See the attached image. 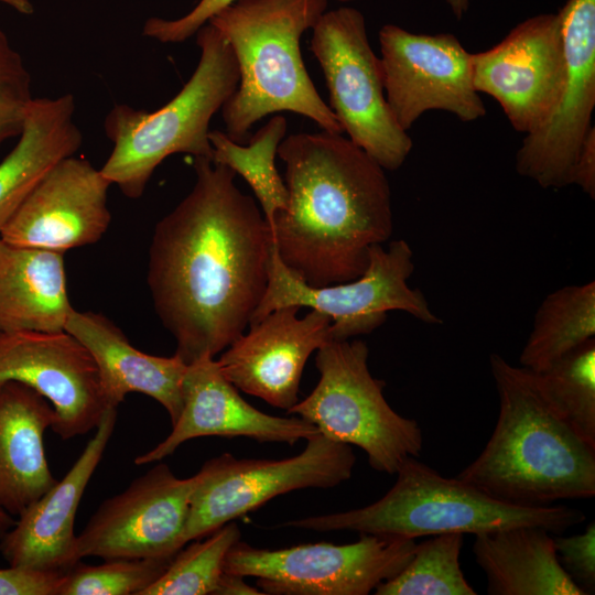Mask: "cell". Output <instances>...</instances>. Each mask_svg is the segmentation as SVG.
<instances>
[{"label": "cell", "instance_id": "d6a6232c", "mask_svg": "<svg viewBox=\"0 0 595 595\" xmlns=\"http://www.w3.org/2000/svg\"><path fill=\"white\" fill-rule=\"evenodd\" d=\"M558 559L574 583L585 593L595 591V523L584 533L553 537Z\"/></svg>", "mask_w": 595, "mask_h": 595}, {"label": "cell", "instance_id": "5b68a950", "mask_svg": "<svg viewBox=\"0 0 595 595\" xmlns=\"http://www.w3.org/2000/svg\"><path fill=\"white\" fill-rule=\"evenodd\" d=\"M394 485L358 509L285 521L281 527L354 531L413 539L443 533L478 534L517 526L543 527L553 534L583 522L585 513L562 504L522 507L497 500L462 479L446 478L416 457L407 458Z\"/></svg>", "mask_w": 595, "mask_h": 595}, {"label": "cell", "instance_id": "cb8c5ba5", "mask_svg": "<svg viewBox=\"0 0 595 595\" xmlns=\"http://www.w3.org/2000/svg\"><path fill=\"white\" fill-rule=\"evenodd\" d=\"M473 552L489 595H585L562 567L553 533L543 527L475 534Z\"/></svg>", "mask_w": 595, "mask_h": 595}, {"label": "cell", "instance_id": "484cf974", "mask_svg": "<svg viewBox=\"0 0 595 595\" xmlns=\"http://www.w3.org/2000/svg\"><path fill=\"white\" fill-rule=\"evenodd\" d=\"M595 336V281L553 291L539 305L520 364L541 372Z\"/></svg>", "mask_w": 595, "mask_h": 595}, {"label": "cell", "instance_id": "d4e9b609", "mask_svg": "<svg viewBox=\"0 0 595 595\" xmlns=\"http://www.w3.org/2000/svg\"><path fill=\"white\" fill-rule=\"evenodd\" d=\"M74 112L72 94L32 99L18 143L0 162V230L45 174L80 148Z\"/></svg>", "mask_w": 595, "mask_h": 595}, {"label": "cell", "instance_id": "30bf717a", "mask_svg": "<svg viewBox=\"0 0 595 595\" xmlns=\"http://www.w3.org/2000/svg\"><path fill=\"white\" fill-rule=\"evenodd\" d=\"M412 257V249L403 239L391 241L388 249L375 245L369 250L367 269L359 278L314 288L282 263L273 245L267 291L250 324L289 305L310 307L328 316L334 340L370 334L387 321L389 311L407 312L426 324H442L423 293L408 285L414 271Z\"/></svg>", "mask_w": 595, "mask_h": 595}, {"label": "cell", "instance_id": "9c48e42d", "mask_svg": "<svg viewBox=\"0 0 595 595\" xmlns=\"http://www.w3.org/2000/svg\"><path fill=\"white\" fill-rule=\"evenodd\" d=\"M284 459L237 458L224 453L204 463L190 502L182 547L257 509L270 499L303 488H331L351 477L350 445L321 433Z\"/></svg>", "mask_w": 595, "mask_h": 595}, {"label": "cell", "instance_id": "f35d334b", "mask_svg": "<svg viewBox=\"0 0 595 595\" xmlns=\"http://www.w3.org/2000/svg\"><path fill=\"white\" fill-rule=\"evenodd\" d=\"M447 2L456 18L461 19L468 8L469 0H447Z\"/></svg>", "mask_w": 595, "mask_h": 595}, {"label": "cell", "instance_id": "8d00e7d4", "mask_svg": "<svg viewBox=\"0 0 595 595\" xmlns=\"http://www.w3.org/2000/svg\"><path fill=\"white\" fill-rule=\"evenodd\" d=\"M214 595H263V593L247 584L245 576L224 571Z\"/></svg>", "mask_w": 595, "mask_h": 595}, {"label": "cell", "instance_id": "277c9868", "mask_svg": "<svg viewBox=\"0 0 595 595\" xmlns=\"http://www.w3.org/2000/svg\"><path fill=\"white\" fill-rule=\"evenodd\" d=\"M326 7L327 0H236L207 22L228 42L238 65L237 89L220 109L232 141L247 143L257 121L280 111L344 132L311 80L300 48L301 36Z\"/></svg>", "mask_w": 595, "mask_h": 595}, {"label": "cell", "instance_id": "3957f363", "mask_svg": "<svg viewBox=\"0 0 595 595\" xmlns=\"http://www.w3.org/2000/svg\"><path fill=\"white\" fill-rule=\"evenodd\" d=\"M490 370L499 415L483 452L456 477L516 506L548 507L595 495V447L549 404L536 374L498 354Z\"/></svg>", "mask_w": 595, "mask_h": 595}, {"label": "cell", "instance_id": "4dcf8cb0", "mask_svg": "<svg viewBox=\"0 0 595 595\" xmlns=\"http://www.w3.org/2000/svg\"><path fill=\"white\" fill-rule=\"evenodd\" d=\"M171 560L116 559L99 565L79 561L64 574L57 595H141L164 573Z\"/></svg>", "mask_w": 595, "mask_h": 595}, {"label": "cell", "instance_id": "836d02e7", "mask_svg": "<svg viewBox=\"0 0 595 595\" xmlns=\"http://www.w3.org/2000/svg\"><path fill=\"white\" fill-rule=\"evenodd\" d=\"M234 1L236 0H199L191 11L178 19L167 20L156 17L148 19L144 22L142 33L161 43L184 42L196 34L210 18ZM338 1L348 2L351 0Z\"/></svg>", "mask_w": 595, "mask_h": 595}, {"label": "cell", "instance_id": "f1b7e54d", "mask_svg": "<svg viewBox=\"0 0 595 595\" xmlns=\"http://www.w3.org/2000/svg\"><path fill=\"white\" fill-rule=\"evenodd\" d=\"M464 534L431 536L416 544L412 559L392 578L375 588L376 595H476L459 563Z\"/></svg>", "mask_w": 595, "mask_h": 595}, {"label": "cell", "instance_id": "ac0fdd59", "mask_svg": "<svg viewBox=\"0 0 595 595\" xmlns=\"http://www.w3.org/2000/svg\"><path fill=\"white\" fill-rule=\"evenodd\" d=\"M301 307L271 311L249 325L225 350L217 364L237 389L289 410L299 401L302 372L309 357L331 339L328 316L312 310L298 317Z\"/></svg>", "mask_w": 595, "mask_h": 595}, {"label": "cell", "instance_id": "5bb4252c", "mask_svg": "<svg viewBox=\"0 0 595 595\" xmlns=\"http://www.w3.org/2000/svg\"><path fill=\"white\" fill-rule=\"evenodd\" d=\"M565 78L550 118L528 133L516 155L517 172L543 188L571 184L595 107V0H567L558 12Z\"/></svg>", "mask_w": 595, "mask_h": 595}, {"label": "cell", "instance_id": "4316f807", "mask_svg": "<svg viewBox=\"0 0 595 595\" xmlns=\"http://www.w3.org/2000/svg\"><path fill=\"white\" fill-rule=\"evenodd\" d=\"M286 133V120L274 116L249 138L246 144L232 141L225 132L208 133L214 163L223 164L241 175L249 184L261 212L272 230L277 213L288 204V188L275 167L278 147Z\"/></svg>", "mask_w": 595, "mask_h": 595}, {"label": "cell", "instance_id": "44dd1931", "mask_svg": "<svg viewBox=\"0 0 595 595\" xmlns=\"http://www.w3.org/2000/svg\"><path fill=\"white\" fill-rule=\"evenodd\" d=\"M64 331L93 356L102 391L117 408L128 393H143L167 412L172 425L183 407L182 385L187 365L172 357L149 355L137 349L123 332L102 314L73 310Z\"/></svg>", "mask_w": 595, "mask_h": 595}, {"label": "cell", "instance_id": "8fae6325", "mask_svg": "<svg viewBox=\"0 0 595 595\" xmlns=\"http://www.w3.org/2000/svg\"><path fill=\"white\" fill-rule=\"evenodd\" d=\"M348 544L312 543L285 549L255 548L237 541L225 571L257 577L271 595H367L396 576L412 559L413 539L359 533Z\"/></svg>", "mask_w": 595, "mask_h": 595}, {"label": "cell", "instance_id": "d6986e66", "mask_svg": "<svg viewBox=\"0 0 595 595\" xmlns=\"http://www.w3.org/2000/svg\"><path fill=\"white\" fill-rule=\"evenodd\" d=\"M183 407L171 433L149 452L134 458L137 465L161 461L186 441L202 436H246L258 442L294 444L320 431L300 416H274L253 408L221 374L214 357L187 365Z\"/></svg>", "mask_w": 595, "mask_h": 595}, {"label": "cell", "instance_id": "1f68e13d", "mask_svg": "<svg viewBox=\"0 0 595 595\" xmlns=\"http://www.w3.org/2000/svg\"><path fill=\"white\" fill-rule=\"evenodd\" d=\"M31 86L22 56L0 26V144L20 136L33 99Z\"/></svg>", "mask_w": 595, "mask_h": 595}, {"label": "cell", "instance_id": "4fadbf2b", "mask_svg": "<svg viewBox=\"0 0 595 595\" xmlns=\"http://www.w3.org/2000/svg\"><path fill=\"white\" fill-rule=\"evenodd\" d=\"M199 474L176 477L160 463L97 508L76 536L79 560L173 558L188 517Z\"/></svg>", "mask_w": 595, "mask_h": 595}, {"label": "cell", "instance_id": "7c38bea8", "mask_svg": "<svg viewBox=\"0 0 595 595\" xmlns=\"http://www.w3.org/2000/svg\"><path fill=\"white\" fill-rule=\"evenodd\" d=\"M379 43L385 96L404 131L429 110H444L466 122L486 115L473 84L472 54L456 36L414 34L386 24Z\"/></svg>", "mask_w": 595, "mask_h": 595}, {"label": "cell", "instance_id": "7a4b0ae2", "mask_svg": "<svg viewBox=\"0 0 595 595\" xmlns=\"http://www.w3.org/2000/svg\"><path fill=\"white\" fill-rule=\"evenodd\" d=\"M286 207L271 230L282 263L321 288L359 278L369 250L392 234L385 169L342 133L322 130L284 138Z\"/></svg>", "mask_w": 595, "mask_h": 595}, {"label": "cell", "instance_id": "ab89813d", "mask_svg": "<svg viewBox=\"0 0 595 595\" xmlns=\"http://www.w3.org/2000/svg\"><path fill=\"white\" fill-rule=\"evenodd\" d=\"M14 522L15 520H13L12 516L0 509V537L8 531Z\"/></svg>", "mask_w": 595, "mask_h": 595}, {"label": "cell", "instance_id": "83f0119b", "mask_svg": "<svg viewBox=\"0 0 595 595\" xmlns=\"http://www.w3.org/2000/svg\"><path fill=\"white\" fill-rule=\"evenodd\" d=\"M534 374L552 409L595 447V338Z\"/></svg>", "mask_w": 595, "mask_h": 595}, {"label": "cell", "instance_id": "74e56055", "mask_svg": "<svg viewBox=\"0 0 595 595\" xmlns=\"http://www.w3.org/2000/svg\"><path fill=\"white\" fill-rule=\"evenodd\" d=\"M22 14H32L33 6L30 0H0Z\"/></svg>", "mask_w": 595, "mask_h": 595}, {"label": "cell", "instance_id": "ffe728a7", "mask_svg": "<svg viewBox=\"0 0 595 595\" xmlns=\"http://www.w3.org/2000/svg\"><path fill=\"white\" fill-rule=\"evenodd\" d=\"M116 421L117 408H110L65 476L28 507L0 537V552L9 565L66 573L80 561L74 532L77 509Z\"/></svg>", "mask_w": 595, "mask_h": 595}, {"label": "cell", "instance_id": "2e32d148", "mask_svg": "<svg viewBox=\"0 0 595 595\" xmlns=\"http://www.w3.org/2000/svg\"><path fill=\"white\" fill-rule=\"evenodd\" d=\"M18 381L54 408L52 430L67 441L95 430L113 408L89 351L69 333L0 332V382Z\"/></svg>", "mask_w": 595, "mask_h": 595}, {"label": "cell", "instance_id": "d590c367", "mask_svg": "<svg viewBox=\"0 0 595 595\" xmlns=\"http://www.w3.org/2000/svg\"><path fill=\"white\" fill-rule=\"evenodd\" d=\"M571 184L577 185L591 198H595V128L587 132L580 149Z\"/></svg>", "mask_w": 595, "mask_h": 595}, {"label": "cell", "instance_id": "f546056e", "mask_svg": "<svg viewBox=\"0 0 595 595\" xmlns=\"http://www.w3.org/2000/svg\"><path fill=\"white\" fill-rule=\"evenodd\" d=\"M240 540L236 521L190 541L172 558L164 573L141 595H214L230 548Z\"/></svg>", "mask_w": 595, "mask_h": 595}, {"label": "cell", "instance_id": "e0dca14e", "mask_svg": "<svg viewBox=\"0 0 595 595\" xmlns=\"http://www.w3.org/2000/svg\"><path fill=\"white\" fill-rule=\"evenodd\" d=\"M110 185L88 160L65 158L33 188L0 237L14 246L60 253L96 244L111 221Z\"/></svg>", "mask_w": 595, "mask_h": 595}, {"label": "cell", "instance_id": "603a6c76", "mask_svg": "<svg viewBox=\"0 0 595 595\" xmlns=\"http://www.w3.org/2000/svg\"><path fill=\"white\" fill-rule=\"evenodd\" d=\"M73 310L64 253L0 237V332H62Z\"/></svg>", "mask_w": 595, "mask_h": 595}, {"label": "cell", "instance_id": "8992f818", "mask_svg": "<svg viewBox=\"0 0 595 595\" xmlns=\"http://www.w3.org/2000/svg\"><path fill=\"white\" fill-rule=\"evenodd\" d=\"M198 64L177 95L152 112L115 105L104 121L113 149L100 169L129 198H140L158 165L169 155L187 153L212 160L209 122L237 89L234 52L210 23L196 32Z\"/></svg>", "mask_w": 595, "mask_h": 595}, {"label": "cell", "instance_id": "e575fe53", "mask_svg": "<svg viewBox=\"0 0 595 595\" xmlns=\"http://www.w3.org/2000/svg\"><path fill=\"white\" fill-rule=\"evenodd\" d=\"M64 574L9 565L0 569V595H57Z\"/></svg>", "mask_w": 595, "mask_h": 595}, {"label": "cell", "instance_id": "ba28073f", "mask_svg": "<svg viewBox=\"0 0 595 595\" xmlns=\"http://www.w3.org/2000/svg\"><path fill=\"white\" fill-rule=\"evenodd\" d=\"M312 30L311 51L343 131L385 170L399 169L413 143L387 102L381 62L369 44L364 15L342 7L324 12Z\"/></svg>", "mask_w": 595, "mask_h": 595}, {"label": "cell", "instance_id": "7402d4cb", "mask_svg": "<svg viewBox=\"0 0 595 595\" xmlns=\"http://www.w3.org/2000/svg\"><path fill=\"white\" fill-rule=\"evenodd\" d=\"M52 404L18 381L0 382V509L19 517L57 480L44 452Z\"/></svg>", "mask_w": 595, "mask_h": 595}, {"label": "cell", "instance_id": "52a82bcc", "mask_svg": "<svg viewBox=\"0 0 595 595\" xmlns=\"http://www.w3.org/2000/svg\"><path fill=\"white\" fill-rule=\"evenodd\" d=\"M368 355L363 340H327L316 350L317 385L286 412L334 441L360 447L374 469L393 475L407 458L420 455L422 430L389 405L386 383L370 374Z\"/></svg>", "mask_w": 595, "mask_h": 595}, {"label": "cell", "instance_id": "6da1fadb", "mask_svg": "<svg viewBox=\"0 0 595 595\" xmlns=\"http://www.w3.org/2000/svg\"><path fill=\"white\" fill-rule=\"evenodd\" d=\"M195 184L153 230L147 283L186 365L215 357L249 326L268 286L271 229L236 173L194 158Z\"/></svg>", "mask_w": 595, "mask_h": 595}, {"label": "cell", "instance_id": "9a60e30c", "mask_svg": "<svg viewBox=\"0 0 595 595\" xmlns=\"http://www.w3.org/2000/svg\"><path fill=\"white\" fill-rule=\"evenodd\" d=\"M470 63L477 93L495 98L516 131H536L554 111L564 85L559 13L519 23L491 48L472 54Z\"/></svg>", "mask_w": 595, "mask_h": 595}]
</instances>
